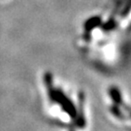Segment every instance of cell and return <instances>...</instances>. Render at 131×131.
<instances>
[{
  "instance_id": "2",
  "label": "cell",
  "mask_w": 131,
  "mask_h": 131,
  "mask_svg": "<svg viewBox=\"0 0 131 131\" xmlns=\"http://www.w3.org/2000/svg\"><path fill=\"white\" fill-rule=\"evenodd\" d=\"M84 95L83 92H81L79 95V113L77 112V124L79 127L85 126V117H84Z\"/></svg>"
},
{
  "instance_id": "4",
  "label": "cell",
  "mask_w": 131,
  "mask_h": 131,
  "mask_svg": "<svg viewBox=\"0 0 131 131\" xmlns=\"http://www.w3.org/2000/svg\"><path fill=\"white\" fill-rule=\"evenodd\" d=\"M101 24V19L99 18V17H93V18H91V19H89L85 24H84V28H85V30H91V29H93L94 27H96V26H98L100 25Z\"/></svg>"
},
{
  "instance_id": "1",
  "label": "cell",
  "mask_w": 131,
  "mask_h": 131,
  "mask_svg": "<svg viewBox=\"0 0 131 131\" xmlns=\"http://www.w3.org/2000/svg\"><path fill=\"white\" fill-rule=\"evenodd\" d=\"M56 102H58L60 104L62 109L72 118H76V117H77V110H76L74 104L72 103V101L66 96L64 92L60 89H56Z\"/></svg>"
},
{
  "instance_id": "3",
  "label": "cell",
  "mask_w": 131,
  "mask_h": 131,
  "mask_svg": "<svg viewBox=\"0 0 131 131\" xmlns=\"http://www.w3.org/2000/svg\"><path fill=\"white\" fill-rule=\"evenodd\" d=\"M44 81H45V84L48 89V93L50 96V99L52 102H56V89L52 85V75L50 73H46L44 76Z\"/></svg>"
},
{
  "instance_id": "5",
  "label": "cell",
  "mask_w": 131,
  "mask_h": 131,
  "mask_svg": "<svg viewBox=\"0 0 131 131\" xmlns=\"http://www.w3.org/2000/svg\"><path fill=\"white\" fill-rule=\"evenodd\" d=\"M110 94H111V97H112L113 101L116 103V105L122 104V94H121L119 90L117 88H112V89H110Z\"/></svg>"
},
{
  "instance_id": "6",
  "label": "cell",
  "mask_w": 131,
  "mask_h": 131,
  "mask_svg": "<svg viewBox=\"0 0 131 131\" xmlns=\"http://www.w3.org/2000/svg\"><path fill=\"white\" fill-rule=\"evenodd\" d=\"M112 112L113 114L116 116L117 117H119V118H122V113H121V111L118 110V108H117V105H114L112 108Z\"/></svg>"
},
{
  "instance_id": "7",
  "label": "cell",
  "mask_w": 131,
  "mask_h": 131,
  "mask_svg": "<svg viewBox=\"0 0 131 131\" xmlns=\"http://www.w3.org/2000/svg\"><path fill=\"white\" fill-rule=\"evenodd\" d=\"M70 131H74V130H70Z\"/></svg>"
}]
</instances>
